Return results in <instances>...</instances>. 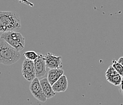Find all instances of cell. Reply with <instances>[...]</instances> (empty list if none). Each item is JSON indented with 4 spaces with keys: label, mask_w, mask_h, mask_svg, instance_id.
<instances>
[{
    "label": "cell",
    "mask_w": 123,
    "mask_h": 105,
    "mask_svg": "<svg viewBox=\"0 0 123 105\" xmlns=\"http://www.w3.org/2000/svg\"><path fill=\"white\" fill-rule=\"evenodd\" d=\"M44 57L47 68L50 69L62 68V57L61 56H56L51 52H47Z\"/></svg>",
    "instance_id": "7"
},
{
    "label": "cell",
    "mask_w": 123,
    "mask_h": 105,
    "mask_svg": "<svg viewBox=\"0 0 123 105\" xmlns=\"http://www.w3.org/2000/svg\"><path fill=\"white\" fill-rule=\"evenodd\" d=\"M53 90L56 93L63 92L67 90L68 88V78L65 75H63L52 85Z\"/></svg>",
    "instance_id": "8"
},
{
    "label": "cell",
    "mask_w": 123,
    "mask_h": 105,
    "mask_svg": "<svg viewBox=\"0 0 123 105\" xmlns=\"http://www.w3.org/2000/svg\"><path fill=\"white\" fill-rule=\"evenodd\" d=\"M22 73L23 77L30 82L36 78L34 61L25 58L22 63Z\"/></svg>",
    "instance_id": "5"
},
{
    "label": "cell",
    "mask_w": 123,
    "mask_h": 105,
    "mask_svg": "<svg viewBox=\"0 0 123 105\" xmlns=\"http://www.w3.org/2000/svg\"><path fill=\"white\" fill-rule=\"evenodd\" d=\"M0 36L12 47H14L18 52L22 51L25 48V38L20 33L11 31L2 33Z\"/></svg>",
    "instance_id": "3"
},
{
    "label": "cell",
    "mask_w": 123,
    "mask_h": 105,
    "mask_svg": "<svg viewBox=\"0 0 123 105\" xmlns=\"http://www.w3.org/2000/svg\"><path fill=\"white\" fill-rule=\"evenodd\" d=\"M43 91L45 95H46L47 99L51 98L56 95V92L53 90L52 85L50 83L47 78H43L39 80Z\"/></svg>",
    "instance_id": "9"
},
{
    "label": "cell",
    "mask_w": 123,
    "mask_h": 105,
    "mask_svg": "<svg viewBox=\"0 0 123 105\" xmlns=\"http://www.w3.org/2000/svg\"><path fill=\"white\" fill-rule=\"evenodd\" d=\"M64 70L61 68L50 69L47 74V79L50 83L53 85L60 77L64 75Z\"/></svg>",
    "instance_id": "10"
},
{
    "label": "cell",
    "mask_w": 123,
    "mask_h": 105,
    "mask_svg": "<svg viewBox=\"0 0 123 105\" xmlns=\"http://www.w3.org/2000/svg\"><path fill=\"white\" fill-rule=\"evenodd\" d=\"M30 90L33 97L41 102L45 103L47 100L46 95L43 92L39 78H35L31 81L30 85Z\"/></svg>",
    "instance_id": "4"
},
{
    "label": "cell",
    "mask_w": 123,
    "mask_h": 105,
    "mask_svg": "<svg viewBox=\"0 0 123 105\" xmlns=\"http://www.w3.org/2000/svg\"><path fill=\"white\" fill-rule=\"evenodd\" d=\"M106 79L110 83L112 84V85L116 86L120 85L122 83V77L119 74H118L116 75L112 76V77H108Z\"/></svg>",
    "instance_id": "11"
},
{
    "label": "cell",
    "mask_w": 123,
    "mask_h": 105,
    "mask_svg": "<svg viewBox=\"0 0 123 105\" xmlns=\"http://www.w3.org/2000/svg\"><path fill=\"white\" fill-rule=\"evenodd\" d=\"M34 64L36 78L40 79L41 78L45 77L47 74L46 69L47 67L46 66L45 57L42 54H38L37 58L34 61Z\"/></svg>",
    "instance_id": "6"
},
{
    "label": "cell",
    "mask_w": 123,
    "mask_h": 105,
    "mask_svg": "<svg viewBox=\"0 0 123 105\" xmlns=\"http://www.w3.org/2000/svg\"><path fill=\"white\" fill-rule=\"evenodd\" d=\"M20 15L14 11H0V33L14 31L21 28Z\"/></svg>",
    "instance_id": "1"
},
{
    "label": "cell",
    "mask_w": 123,
    "mask_h": 105,
    "mask_svg": "<svg viewBox=\"0 0 123 105\" xmlns=\"http://www.w3.org/2000/svg\"><path fill=\"white\" fill-rule=\"evenodd\" d=\"M118 61L119 63L121 64L122 66H123V57H120V58H119V59H118Z\"/></svg>",
    "instance_id": "15"
},
{
    "label": "cell",
    "mask_w": 123,
    "mask_h": 105,
    "mask_svg": "<svg viewBox=\"0 0 123 105\" xmlns=\"http://www.w3.org/2000/svg\"></svg>",
    "instance_id": "16"
},
{
    "label": "cell",
    "mask_w": 123,
    "mask_h": 105,
    "mask_svg": "<svg viewBox=\"0 0 123 105\" xmlns=\"http://www.w3.org/2000/svg\"><path fill=\"white\" fill-rule=\"evenodd\" d=\"M112 66L121 77H123V66L121 64L119 63L118 61L113 60L112 61Z\"/></svg>",
    "instance_id": "12"
},
{
    "label": "cell",
    "mask_w": 123,
    "mask_h": 105,
    "mask_svg": "<svg viewBox=\"0 0 123 105\" xmlns=\"http://www.w3.org/2000/svg\"><path fill=\"white\" fill-rule=\"evenodd\" d=\"M23 55L25 57L26 59L30 60L31 61H34L38 57V54L36 52L32 51V50L25 52L23 54Z\"/></svg>",
    "instance_id": "13"
},
{
    "label": "cell",
    "mask_w": 123,
    "mask_h": 105,
    "mask_svg": "<svg viewBox=\"0 0 123 105\" xmlns=\"http://www.w3.org/2000/svg\"><path fill=\"white\" fill-rule=\"evenodd\" d=\"M118 74H119L118 73V72L115 70V68H114V67L112 66V65H111V66H110L109 67H108L107 71H106L105 72L106 78H108V77H112V76H114V75H118Z\"/></svg>",
    "instance_id": "14"
},
{
    "label": "cell",
    "mask_w": 123,
    "mask_h": 105,
    "mask_svg": "<svg viewBox=\"0 0 123 105\" xmlns=\"http://www.w3.org/2000/svg\"><path fill=\"white\" fill-rule=\"evenodd\" d=\"M21 57L20 52L12 47L0 36V63L11 65L17 62Z\"/></svg>",
    "instance_id": "2"
}]
</instances>
